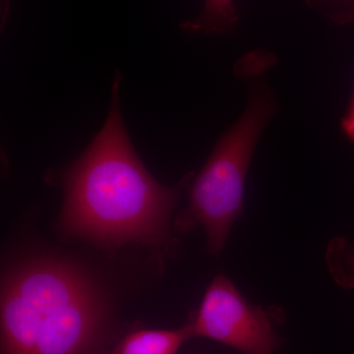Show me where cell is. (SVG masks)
Instances as JSON below:
<instances>
[{"label": "cell", "instance_id": "6da1fadb", "mask_svg": "<svg viewBox=\"0 0 354 354\" xmlns=\"http://www.w3.org/2000/svg\"><path fill=\"white\" fill-rule=\"evenodd\" d=\"M120 74L106 123L92 143L60 174L64 201L57 227L67 239L100 246L158 247L171 241V216L192 174L162 185L135 152L120 106Z\"/></svg>", "mask_w": 354, "mask_h": 354}, {"label": "cell", "instance_id": "7a4b0ae2", "mask_svg": "<svg viewBox=\"0 0 354 354\" xmlns=\"http://www.w3.org/2000/svg\"><path fill=\"white\" fill-rule=\"evenodd\" d=\"M108 307L81 268L53 257L21 261L1 281V354H97Z\"/></svg>", "mask_w": 354, "mask_h": 354}, {"label": "cell", "instance_id": "3957f363", "mask_svg": "<svg viewBox=\"0 0 354 354\" xmlns=\"http://www.w3.org/2000/svg\"><path fill=\"white\" fill-rule=\"evenodd\" d=\"M277 64L271 51L258 50L236 62L234 73L245 85V108L214 147L188 192L183 228L199 223L209 254L225 248L228 234L243 208L244 189L251 160L261 137L279 111V101L268 80Z\"/></svg>", "mask_w": 354, "mask_h": 354}, {"label": "cell", "instance_id": "277c9868", "mask_svg": "<svg viewBox=\"0 0 354 354\" xmlns=\"http://www.w3.org/2000/svg\"><path fill=\"white\" fill-rule=\"evenodd\" d=\"M191 324L195 337H208L244 354H272L279 346L264 310L248 304L223 274L212 281Z\"/></svg>", "mask_w": 354, "mask_h": 354}, {"label": "cell", "instance_id": "5b68a950", "mask_svg": "<svg viewBox=\"0 0 354 354\" xmlns=\"http://www.w3.org/2000/svg\"><path fill=\"white\" fill-rule=\"evenodd\" d=\"M193 337L191 322L177 330H138L125 335L109 354H176Z\"/></svg>", "mask_w": 354, "mask_h": 354}, {"label": "cell", "instance_id": "8992f818", "mask_svg": "<svg viewBox=\"0 0 354 354\" xmlns=\"http://www.w3.org/2000/svg\"><path fill=\"white\" fill-rule=\"evenodd\" d=\"M241 16L235 0H205L201 12L180 24V29L188 34H232L239 24Z\"/></svg>", "mask_w": 354, "mask_h": 354}, {"label": "cell", "instance_id": "52a82bcc", "mask_svg": "<svg viewBox=\"0 0 354 354\" xmlns=\"http://www.w3.org/2000/svg\"><path fill=\"white\" fill-rule=\"evenodd\" d=\"M312 10L335 24L354 22V0H304Z\"/></svg>", "mask_w": 354, "mask_h": 354}, {"label": "cell", "instance_id": "ba28073f", "mask_svg": "<svg viewBox=\"0 0 354 354\" xmlns=\"http://www.w3.org/2000/svg\"><path fill=\"white\" fill-rule=\"evenodd\" d=\"M341 127L344 136L354 142V91L348 109L342 116Z\"/></svg>", "mask_w": 354, "mask_h": 354}, {"label": "cell", "instance_id": "9c48e42d", "mask_svg": "<svg viewBox=\"0 0 354 354\" xmlns=\"http://www.w3.org/2000/svg\"><path fill=\"white\" fill-rule=\"evenodd\" d=\"M349 262H351L354 267V250L351 251V255H349Z\"/></svg>", "mask_w": 354, "mask_h": 354}]
</instances>
